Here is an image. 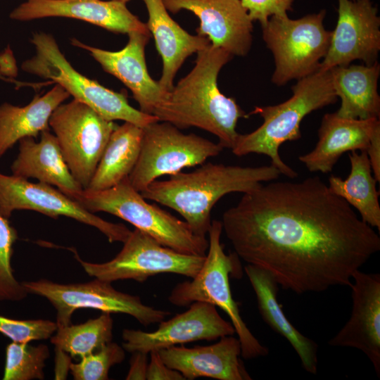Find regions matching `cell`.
Returning <instances> with one entry per match:
<instances>
[{"label":"cell","instance_id":"6da1fadb","mask_svg":"<svg viewBox=\"0 0 380 380\" xmlns=\"http://www.w3.org/2000/svg\"><path fill=\"white\" fill-rule=\"evenodd\" d=\"M221 222L239 258L297 294L350 286L380 250L377 233L318 176L262 184Z\"/></svg>","mask_w":380,"mask_h":380},{"label":"cell","instance_id":"7a4b0ae2","mask_svg":"<svg viewBox=\"0 0 380 380\" xmlns=\"http://www.w3.org/2000/svg\"><path fill=\"white\" fill-rule=\"evenodd\" d=\"M196 53L192 70L167 94L153 115L179 129L205 130L215 135L223 148L232 149L239 134L238 120L248 117L217 86L219 72L233 56L211 43Z\"/></svg>","mask_w":380,"mask_h":380},{"label":"cell","instance_id":"3957f363","mask_svg":"<svg viewBox=\"0 0 380 380\" xmlns=\"http://www.w3.org/2000/svg\"><path fill=\"white\" fill-rule=\"evenodd\" d=\"M274 166L243 167L205 163L167 180H155L140 192L146 199L177 212L197 235L206 236L215 203L232 192L246 193L280 175Z\"/></svg>","mask_w":380,"mask_h":380},{"label":"cell","instance_id":"277c9868","mask_svg":"<svg viewBox=\"0 0 380 380\" xmlns=\"http://www.w3.org/2000/svg\"><path fill=\"white\" fill-rule=\"evenodd\" d=\"M292 96L274 106H256L251 114H258L262 124L251 133L239 134L232 148L236 156L249 153L264 154L281 174L295 178L298 172L281 158L279 148L286 141L301 137L300 125L309 113L334 103L337 96L333 88L329 70H318L298 80L291 88Z\"/></svg>","mask_w":380,"mask_h":380},{"label":"cell","instance_id":"5b68a950","mask_svg":"<svg viewBox=\"0 0 380 380\" xmlns=\"http://www.w3.org/2000/svg\"><path fill=\"white\" fill-rule=\"evenodd\" d=\"M72 199L87 210L118 217L177 252L205 256L208 239L196 234L190 226L156 204L146 201L128 177L103 190L83 189Z\"/></svg>","mask_w":380,"mask_h":380},{"label":"cell","instance_id":"8992f818","mask_svg":"<svg viewBox=\"0 0 380 380\" xmlns=\"http://www.w3.org/2000/svg\"><path fill=\"white\" fill-rule=\"evenodd\" d=\"M222 232V222L213 220L208 233V248L202 267L191 281L177 284L168 296V300L179 307L189 306L198 301L217 306L230 319L240 341L241 356L248 360L265 356L268 348L249 330L232 296L229 277H241V267L236 253H225L220 243Z\"/></svg>","mask_w":380,"mask_h":380},{"label":"cell","instance_id":"52a82bcc","mask_svg":"<svg viewBox=\"0 0 380 380\" xmlns=\"http://www.w3.org/2000/svg\"><path fill=\"white\" fill-rule=\"evenodd\" d=\"M31 43L35 54L25 61L23 70L61 86L73 99L89 106L109 121L122 120L141 128L159 121L157 117L133 108L126 94L114 91L80 73L61 51L50 34H33Z\"/></svg>","mask_w":380,"mask_h":380},{"label":"cell","instance_id":"ba28073f","mask_svg":"<svg viewBox=\"0 0 380 380\" xmlns=\"http://www.w3.org/2000/svg\"><path fill=\"white\" fill-rule=\"evenodd\" d=\"M325 15L322 10L296 20L272 15L262 26L263 40L274 60L272 83L282 86L319 69L331 37L323 24Z\"/></svg>","mask_w":380,"mask_h":380},{"label":"cell","instance_id":"9c48e42d","mask_svg":"<svg viewBox=\"0 0 380 380\" xmlns=\"http://www.w3.org/2000/svg\"><path fill=\"white\" fill-rule=\"evenodd\" d=\"M142 129L139 156L128 177L139 192L158 177L201 165L224 148L219 143L195 134H184L167 122H154Z\"/></svg>","mask_w":380,"mask_h":380},{"label":"cell","instance_id":"30bf717a","mask_svg":"<svg viewBox=\"0 0 380 380\" xmlns=\"http://www.w3.org/2000/svg\"><path fill=\"white\" fill-rule=\"evenodd\" d=\"M22 284L27 293L44 297L53 306L58 328L71 324L72 314L81 308L126 314L145 327L159 323L170 314L146 305L139 296L117 291L110 282L97 278L83 283L61 284L40 279L23 281Z\"/></svg>","mask_w":380,"mask_h":380},{"label":"cell","instance_id":"8fae6325","mask_svg":"<svg viewBox=\"0 0 380 380\" xmlns=\"http://www.w3.org/2000/svg\"><path fill=\"white\" fill-rule=\"evenodd\" d=\"M117 126L75 99L61 103L51 114L49 127L71 174L83 189L88 187Z\"/></svg>","mask_w":380,"mask_h":380},{"label":"cell","instance_id":"7c38bea8","mask_svg":"<svg viewBox=\"0 0 380 380\" xmlns=\"http://www.w3.org/2000/svg\"><path fill=\"white\" fill-rule=\"evenodd\" d=\"M123 244L116 256L106 262H86L78 255L77 259L89 276L110 283L122 279L144 282L160 273H173L192 279L205 259V255L177 252L136 228Z\"/></svg>","mask_w":380,"mask_h":380},{"label":"cell","instance_id":"4fadbf2b","mask_svg":"<svg viewBox=\"0 0 380 380\" xmlns=\"http://www.w3.org/2000/svg\"><path fill=\"white\" fill-rule=\"evenodd\" d=\"M17 210H34L54 219H74L96 228L110 243H124L132 232L122 224L106 221L87 210L51 185L0 172V214L8 219Z\"/></svg>","mask_w":380,"mask_h":380},{"label":"cell","instance_id":"5bb4252c","mask_svg":"<svg viewBox=\"0 0 380 380\" xmlns=\"http://www.w3.org/2000/svg\"><path fill=\"white\" fill-rule=\"evenodd\" d=\"M371 0H338V20L319 69L327 71L355 60L367 65L377 61L380 18Z\"/></svg>","mask_w":380,"mask_h":380},{"label":"cell","instance_id":"9a60e30c","mask_svg":"<svg viewBox=\"0 0 380 380\" xmlns=\"http://www.w3.org/2000/svg\"><path fill=\"white\" fill-rule=\"evenodd\" d=\"M189 306L186 311L160 322L156 331L124 329L122 348L129 353L149 354L152 350L196 341H213L235 333L232 323L220 315L215 305L198 301Z\"/></svg>","mask_w":380,"mask_h":380},{"label":"cell","instance_id":"2e32d148","mask_svg":"<svg viewBox=\"0 0 380 380\" xmlns=\"http://www.w3.org/2000/svg\"><path fill=\"white\" fill-rule=\"evenodd\" d=\"M166 9L175 14L192 12L200 21L197 34L230 54L246 56L253 41V21L241 0H162Z\"/></svg>","mask_w":380,"mask_h":380},{"label":"cell","instance_id":"e0dca14e","mask_svg":"<svg viewBox=\"0 0 380 380\" xmlns=\"http://www.w3.org/2000/svg\"><path fill=\"white\" fill-rule=\"evenodd\" d=\"M9 17L19 21L70 18L113 32L151 34L146 24L127 8L125 2L118 0H25L10 13Z\"/></svg>","mask_w":380,"mask_h":380},{"label":"cell","instance_id":"ac0fdd59","mask_svg":"<svg viewBox=\"0 0 380 380\" xmlns=\"http://www.w3.org/2000/svg\"><path fill=\"white\" fill-rule=\"evenodd\" d=\"M121 50L111 51L86 44L76 38L71 44L82 49L96 61L106 72L120 80L132 91L140 110L153 115L167 93L149 75L145 58V47L151 34L133 32Z\"/></svg>","mask_w":380,"mask_h":380},{"label":"cell","instance_id":"d6986e66","mask_svg":"<svg viewBox=\"0 0 380 380\" xmlns=\"http://www.w3.org/2000/svg\"><path fill=\"white\" fill-rule=\"evenodd\" d=\"M351 283L353 308L343 327L329 345L362 351L380 376V274L356 270Z\"/></svg>","mask_w":380,"mask_h":380},{"label":"cell","instance_id":"ffe728a7","mask_svg":"<svg viewBox=\"0 0 380 380\" xmlns=\"http://www.w3.org/2000/svg\"><path fill=\"white\" fill-rule=\"evenodd\" d=\"M158 353L167 366L179 372L186 379H252L240 358V341L232 335L222 336L218 342L209 346H173Z\"/></svg>","mask_w":380,"mask_h":380},{"label":"cell","instance_id":"44dd1931","mask_svg":"<svg viewBox=\"0 0 380 380\" xmlns=\"http://www.w3.org/2000/svg\"><path fill=\"white\" fill-rule=\"evenodd\" d=\"M380 129L379 118L351 119L336 113L325 114L318 130V141L313 150L298 160L310 172H331L343 153L367 151L375 132Z\"/></svg>","mask_w":380,"mask_h":380},{"label":"cell","instance_id":"7402d4cb","mask_svg":"<svg viewBox=\"0 0 380 380\" xmlns=\"http://www.w3.org/2000/svg\"><path fill=\"white\" fill-rule=\"evenodd\" d=\"M18 142L19 152L11 166L13 175L37 179L56 186L71 198L83 190L71 174L58 141L49 129L40 134L39 141L25 137Z\"/></svg>","mask_w":380,"mask_h":380},{"label":"cell","instance_id":"603a6c76","mask_svg":"<svg viewBox=\"0 0 380 380\" xmlns=\"http://www.w3.org/2000/svg\"><path fill=\"white\" fill-rule=\"evenodd\" d=\"M148 13L146 25L153 35L163 61L162 74L158 83L162 90L170 92L175 75L185 60L210 44L207 37L192 35L169 15L162 0H142Z\"/></svg>","mask_w":380,"mask_h":380},{"label":"cell","instance_id":"cb8c5ba5","mask_svg":"<svg viewBox=\"0 0 380 380\" xmlns=\"http://www.w3.org/2000/svg\"><path fill=\"white\" fill-rule=\"evenodd\" d=\"M244 271L255 291L258 310L264 322L289 342L304 369L316 374L318 346L296 329L286 317L278 302L279 284L274 278L265 270L250 264L245 266Z\"/></svg>","mask_w":380,"mask_h":380},{"label":"cell","instance_id":"d4e9b609","mask_svg":"<svg viewBox=\"0 0 380 380\" xmlns=\"http://www.w3.org/2000/svg\"><path fill=\"white\" fill-rule=\"evenodd\" d=\"M329 70L335 94L341 101L336 112L338 116L351 119L379 118L378 61L370 65H348Z\"/></svg>","mask_w":380,"mask_h":380},{"label":"cell","instance_id":"484cf974","mask_svg":"<svg viewBox=\"0 0 380 380\" xmlns=\"http://www.w3.org/2000/svg\"><path fill=\"white\" fill-rule=\"evenodd\" d=\"M69 97L61 86L54 84L46 93L36 95L25 106L1 104L0 158L20 139L37 138L42 132L49 129L51 114Z\"/></svg>","mask_w":380,"mask_h":380},{"label":"cell","instance_id":"4316f807","mask_svg":"<svg viewBox=\"0 0 380 380\" xmlns=\"http://www.w3.org/2000/svg\"><path fill=\"white\" fill-rule=\"evenodd\" d=\"M143 129L125 122L113 131L88 187L92 191L113 187L127 178L138 160Z\"/></svg>","mask_w":380,"mask_h":380},{"label":"cell","instance_id":"83f0119b","mask_svg":"<svg viewBox=\"0 0 380 380\" xmlns=\"http://www.w3.org/2000/svg\"><path fill=\"white\" fill-rule=\"evenodd\" d=\"M350 172L346 179L331 175L328 187L334 194L355 208L362 221L380 230V205L376 180L365 151L349 154Z\"/></svg>","mask_w":380,"mask_h":380},{"label":"cell","instance_id":"f1b7e54d","mask_svg":"<svg viewBox=\"0 0 380 380\" xmlns=\"http://www.w3.org/2000/svg\"><path fill=\"white\" fill-rule=\"evenodd\" d=\"M113 320L110 313L79 324L58 327L51 338L57 350L74 358H82L112 341Z\"/></svg>","mask_w":380,"mask_h":380},{"label":"cell","instance_id":"f546056e","mask_svg":"<svg viewBox=\"0 0 380 380\" xmlns=\"http://www.w3.org/2000/svg\"><path fill=\"white\" fill-rule=\"evenodd\" d=\"M44 344L33 346L29 343L12 342L6 348L3 380H32L44 379L45 362L49 357Z\"/></svg>","mask_w":380,"mask_h":380},{"label":"cell","instance_id":"4dcf8cb0","mask_svg":"<svg viewBox=\"0 0 380 380\" xmlns=\"http://www.w3.org/2000/svg\"><path fill=\"white\" fill-rule=\"evenodd\" d=\"M18 239L16 229L0 214V300H20L27 293L15 277L11 260Z\"/></svg>","mask_w":380,"mask_h":380},{"label":"cell","instance_id":"1f68e13d","mask_svg":"<svg viewBox=\"0 0 380 380\" xmlns=\"http://www.w3.org/2000/svg\"><path fill=\"white\" fill-rule=\"evenodd\" d=\"M125 357L122 346L111 341L79 362L70 363L69 369L75 380H107L110 369Z\"/></svg>","mask_w":380,"mask_h":380},{"label":"cell","instance_id":"d6a6232c","mask_svg":"<svg viewBox=\"0 0 380 380\" xmlns=\"http://www.w3.org/2000/svg\"><path fill=\"white\" fill-rule=\"evenodd\" d=\"M56 322L49 319H15L0 315V333L17 343L50 338L56 333Z\"/></svg>","mask_w":380,"mask_h":380},{"label":"cell","instance_id":"836d02e7","mask_svg":"<svg viewBox=\"0 0 380 380\" xmlns=\"http://www.w3.org/2000/svg\"><path fill=\"white\" fill-rule=\"evenodd\" d=\"M295 0H241L252 21L264 25L272 15H287Z\"/></svg>","mask_w":380,"mask_h":380},{"label":"cell","instance_id":"e575fe53","mask_svg":"<svg viewBox=\"0 0 380 380\" xmlns=\"http://www.w3.org/2000/svg\"><path fill=\"white\" fill-rule=\"evenodd\" d=\"M150 361L148 364L146 379L148 380H185L178 371L166 365L158 350L149 353Z\"/></svg>","mask_w":380,"mask_h":380},{"label":"cell","instance_id":"d590c367","mask_svg":"<svg viewBox=\"0 0 380 380\" xmlns=\"http://www.w3.org/2000/svg\"><path fill=\"white\" fill-rule=\"evenodd\" d=\"M132 353L130 367L126 379H146L148 353L141 351H134Z\"/></svg>","mask_w":380,"mask_h":380},{"label":"cell","instance_id":"8d00e7d4","mask_svg":"<svg viewBox=\"0 0 380 380\" xmlns=\"http://www.w3.org/2000/svg\"><path fill=\"white\" fill-rule=\"evenodd\" d=\"M372 173L377 182L380 181V129L373 135L366 151Z\"/></svg>","mask_w":380,"mask_h":380},{"label":"cell","instance_id":"74e56055","mask_svg":"<svg viewBox=\"0 0 380 380\" xmlns=\"http://www.w3.org/2000/svg\"><path fill=\"white\" fill-rule=\"evenodd\" d=\"M0 73L5 77L12 79L17 76L18 67L10 47L0 53Z\"/></svg>","mask_w":380,"mask_h":380},{"label":"cell","instance_id":"f35d334b","mask_svg":"<svg viewBox=\"0 0 380 380\" xmlns=\"http://www.w3.org/2000/svg\"><path fill=\"white\" fill-rule=\"evenodd\" d=\"M0 80H5L6 82L14 83L16 86H18L19 87H22V86H26V85H27V86H30V85L32 86V84L18 82V81H16V80H13V79H9V78L5 77L1 73H0Z\"/></svg>","mask_w":380,"mask_h":380},{"label":"cell","instance_id":"ab89813d","mask_svg":"<svg viewBox=\"0 0 380 380\" xmlns=\"http://www.w3.org/2000/svg\"><path fill=\"white\" fill-rule=\"evenodd\" d=\"M118 1H123V2L127 3V1H130V0H118Z\"/></svg>","mask_w":380,"mask_h":380}]
</instances>
